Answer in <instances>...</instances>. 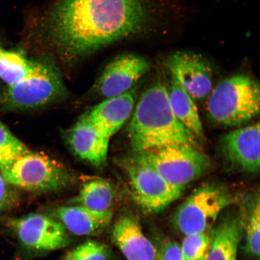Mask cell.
Wrapping results in <instances>:
<instances>
[{
  "label": "cell",
  "instance_id": "obj_5",
  "mask_svg": "<svg viewBox=\"0 0 260 260\" xmlns=\"http://www.w3.org/2000/svg\"><path fill=\"white\" fill-rule=\"evenodd\" d=\"M116 162L127 175L133 199L145 213L160 212L183 193L185 188L169 183L135 153Z\"/></svg>",
  "mask_w": 260,
  "mask_h": 260
},
{
  "label": "cell",
  "instance_id": "obj_4",
  "mask_svg": "<svg viewBox=\"0 0 260 260\" xmlns=\"http://www.w3.org/2000/svg\"><path fill=\"white\" fill-rule=\"evenodd\" d=\"M0 174L12 186L35 193L62 190L73 183V179L70 172L56 161L30 150Z\"/></svg>",
  "mask_w": 260,
  "mask_h": 260
},
{
  "label": "cell",
  "instance_id": "obj_8",
  "mask_svg": "<svg viewBox=\"0 0 260 260\" xmlns=\"http://www.w3.org/2000/svg\"><path fill=\"white\" fill-rule=\"evenodd\" d=\"M66 95V87L57 68L47 61H36L30 76L9 86L3 102L8 109L32 110L52 105Z\"/></svg>",
  "mask_w": 260,
  "mask_h": 260
},
{
  "label": "cell",
  "instance_id": "obj_1",
  "mask_svg": "<svg viewBox=\"0 0 260 260\" xmlns=\"http://www.w3.org/2000/svg\"><path fill=\"white\" fill-rule=\"evenodd\" d=\"M147 0H56L48 18L52 44L77 59L137 34L150 19Z\"/></svg>",
  "mask_w": 260,
  "mask_h": 260
},
{
  "label": "cell",
  "instance_id": "obj_18",
  "mask_svg": "<svg viewBox=\"0 0 260 260\" xmlns=\"http://www.w3.org/2000/svg\"><path fill=\"white\" fill-rule=\"evenodd\" d=\"M167 90L169 102L175 117L198 141H203V123L194 100L172 78Z\"/></svg>",
  "mask_w": 260,
  "mask_h": 260
},
{
  "label": "cell",
  "instance_id": "obj_13",
  "mask_svg": "<svg viewBox=\"0 0 260 260\" xmlns=\"http://www.w3.org/2000/svg\"><path fill=\"white\" fill-rule=\"evenodd\" d=\"M135 98L134 90L109 98L83 116L110 140L129 119L135 108Z\"/></svg>",
  "mask_w": 260,
  "mask_h": 260
},
{
  "label": "cell",
  "instance_id": "obj_16",
  "mask_svg": "<svg viewBox=\"0 0 260 260\" xmlns=\"http://www.w3.org/2000/svg\"><path fill=\"white\" fill-rule=\"evenodd\" d=\"M53 215L69 232L77 236H96L110 225L113 219L111 210L98 211L73 205L54 210Z\"/></svg>",
  "mask_w": 260,
  "mask_h": 260
},
{
  "label": "cell",
  "instance_id": "obj_20",
  "mask_svg": "<svg viewBox=\"0 0 260 260\" xmlns=\"http://www.w3.org/2000/svg\"><path fill=\"white\" fill-rule=\"evenodd\" d=\"M239 214L242 232L246 236V251L255 257L259 256L260 206L259 193L244 198Z\"/></svg>",
  "mask_w": 260,
  "mask_h": 260
},
{
  "label": "cell",
  "instance_id": "obj_27",
  "mask_svg": "<svg viewBox=\"0 0 260 260\" xmlns=\"http://www.w3.org/2000/svg\"><path fill=\"white\" fill-rule=\"evenodd\" d=\"M2 48L1 47V45H0V49H2Z\"/></svg>",
  "mask_w": 260,
  "mask_h": 260
},
{
  "label": "cell",
  "instance_id": "obj_17",
  "mask_svg": "<svg viewBox=\"0 0 260 260\" xmlns=\"http://www.w3.org/2000/svg\"><path fill=\"white\" fill-rule=\"evenodd\" d=\"M242 232L239 215L224 216L211 233L210 248L205 260H237Z\"/></svg>",
  "mask_w": 260,
  "mask_h": 260
},
{
  "label": "cell",
  "instance_id": "obj_14",
  "mask_svg": "<svg viewBox=\"0 0 260 260\" xmlns=\"http://www.w3.org/2000/svg\"><path fill=\"white\" fill-rule=\"evenodd\" d=\"M111 238L126 260L155 259L156 247L145 235L133 214H123L117 219Z\"/></svg>",
  "mask_w": 260,
  "mask_h": 260
},
{
  "label": "cell",
  "instance_id": "obj_24",
  "mask_svg": "<svg viewBox=\"0 0 260 260\" xmlns=\"http://www.w3.org/2000/svg\"><path fill=\"white\" fill-rule=\"evenodd\" d=\"M109 250L107 246L95 240H87L71 250L62 260H108Z\"/></svg>",
  "mask_w": 260,
  "mask_h": 260
},
{
  "label": "cell",
  "instance_id": "obj_28",
  "mask_svg": "<svg viewBox=\"0 0 260 260\" xmlns=\"http://www.w3.org/2000/svg\"><path fill=\"white\" fill-rule=\"evenodd\" d=\"M0 50H1V49H0Z\"/></svg>",
  "mask_w": 260,
  "mask_h": 260
},
{
  "label": "cell",
  "instance_id": "obj_21",
  "mask_svg": "<svg viewBox=\"0 0 260 260\" xmlns=\"http://www.w3.org/2000/svg\"><path fill=\"white\" fill-rule=\"evenodd\" d=\"M36 61L29 60L18 51L0 50V79L9 86L20 82L30 76Z\"/></svg>",
  "mask_w": 260,
  "mask_h": 260
},
{
  "label": "cell",
  "instance_id": "obj_7",
  "mask_svg": "<svg viewBox=\"0 0 260 260\" xmlns=\"http://www.w3.org/2000/svg\"><path fill=\"white\" fill-rule=\"evenodd\" d=\"M135 154L169 183L183 188L203 177L212 167L209 156L199 148L188 145L165 146Z\"/></svg>",
  "mask_w": 260,
  "mask_h": 260
},
{
  "label": "cell",
  "instance_id": "obj_26",
  "mask_svg": "<svg viewBox=\"0 0 260 260\" xmlns=\"http://www.w3.org/2000/svg\"><path fill=\"white\" fill-rule=\"evenodd\" d=\"M155 260H184L180 245L173 240H166L156 248Z\"/></svg>",
  "mask_w": 260,
  "mask_h": 260
},
{
  "label": "cell",
  "instance_id": "obj_23",
  "mask_svg": "<svg viewBox=\"0 0 260 260\" xmlns=\"http://www.w3.org/2000/svg\"><path fill=\"white\" fill-rule=\"evenodd\" d=\"M210 245V235L207 232L185 236L180 245L184 260L206 259Z\"/></svg>",
  "mask_w": 260,
  "mask_h": 260
},
{
  "label": "cell",
  "instance_id": "obj_12",
  "mask_svg": "<svg viewBox=\"0 0 260 260\" xmlns=\"http://www.w3.org/2000/svg\"><path fill=\"white\" fill-rule=\"evenodd\" d=\"M259 123L231 132L220 140L224 159L235 170L256 174L259 170Z\"/></svg>",
  "mask_w": 260,
  "mask_h": 260
},
{
  "label": "cell",
  "instance_id": "obj_22",
  "mask_svg": "<svg viewBox=\"0 0 260 260\" xmlns=\"http://www.w3.org/2000/svg\"><path fill=\"white\" fill-rule=\"evenodd\" d=\"M28 151L27 146L0 121V173L7 170L19 156Z\"/></svg>",
  "mask_w": 260,
  "mask_h": 260
},
{
  "label": "cell",
  "instance_id": "obj_11",
  "mask_svg": "<svg viewBox=\"0 0 260 260\" xmlns=\"http://www.w3.org/2000/svg\"><path fill=\"white\" fill-rule=\"evenodd\" d=\"M168 67L174 79L195 100L206 99L213 89L210 64L199 54L178 51L169 57Z\"/></svg>",
  "mask_w": 260,
  "mask_h": 260
},
{
  "label": "cell",
  "instance_id": "obj_3",
  "mask_svg": "<svg viewBox=\"0 0 260 260\" xmlns=\"http://www.w3.org/2000/svg\"><path fill=\"white\" fill-rule=\"evenodd\" d=\"M208 98V116L217 125H242L259 115V84L245 74L221 81Z\"/></svg>",
  "mask_w": 260,
  "mask_h": 260
},
{
  "label": "cell",
  "instance_id": "obj_2",
  "mask_svg": "<svg viewBox=\"0 0 260 260\" xmlns=\"http://www.w3.org/2000/svg\"><path fill=\"white\" fill-rule=\"evenodd\" d=\"M130 117L128 135L133 153L172 145L199 148V141L172 112L167 86L160 80L142 93Z\"/></svg>",
  "mask_w": 260,
  "mask_h": 260
},
{
  "label": "cell",
  "instance_id": "obj_9",
  "mask_svg": "<svg viewBox=\"0 0 260 260\" xmlns=\"http://www.w3.org/2000/svg\"><path fill=\"white\" fill-rule=\"evenodd\" d=\"M25 248L38 251H51L65 248L70 239L59 221L41 214L31 213L8 221Z\"/></svg>",
  "mask_w": 260,
  "mask_h": 260
},
{
  "label": "cell",
  "instance_id": "obj_10",
  "mask_svg": "<svg viewBox=\"0 0 260 260\" xmlns=\"http://www.w3.org/2000/svg\"><path fill=\"white\" fill-rule=\"evenodd\" d=\"M149 69L144 57L132 53L120 54L106 65L94 84L93 92L106 99L121 95L131 90Z\"/></svg>",
  "mask_w": 260,
  "mask_h": 260
},
{
  "label": "cell",
  "instance_id": "obj_15",
  "mask_svg": "<svg viewBox=\"0 0 260 260\" xmlns=\"http://www.w3.org/2000/svg\"><path fill=\"white\" fill-rule=\"evenodd\" d=\"M68 145L80 158L100 168L106 164L110 140L82 116L65 134Z\"/></svg>",
  "mask_w": 260,
  "mask_h": 260
},
{
  "label": "cell",
  "instance_id": "obj_19",
  "mask_svg": "<svg viewBox=\"0 0 260 260\" xmlns=\"http://www.w3.org/2000/svg\"><path fill=\"white\" fill-rule=\"evenodd\" d=\"M116 193V187L110 182L95 180L84 184L77 196L68 203L94 211H107L111 210Z\"/></svg>",
  "mask_w": 260,
  "mask_h": 260
},
{
  "label": "cell",
  "instance_id": "obj_6",
  "mask_svg": "<svg viewBox=\"0 0 260 260\" xmlns=\"http://www.w3.org/2000/svg\"><path fill=\"white\" fill-rule=\"evenodd\" d=\"M235 201V197L222 185L204 184L178 207L172 222L184 236L207 232L220 214Z\"/></svg>",
  "mask_w": 260,
  "mask_h": 260
},
{
  "label": "cell",
  "instance_id": "obj_25",
  "mask_svg": "<svg viewBox=\"0 0 260 260\" xmlns=\"http://www.w3.org/2000/svg\"><path fill=\"white\" fill-rule=\"evenodd\" d=\"M0 174V214L14 209L19 202V195Z\"/></svg>",
  "mask_w": 260,
  "mask_h": 260
}]
</instances>
